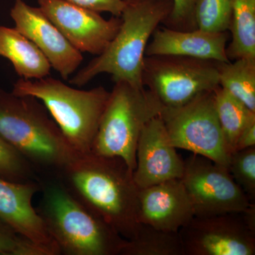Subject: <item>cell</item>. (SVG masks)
Instances as JSON below:
<instances>
[{"label":"cell","mask_w":255,"mask_h":255,"mask_svg":"<svg viewBox=\"0 0 255 255\" xmlns=\"http://www.w3.org/2000/svg\"><path fill=\"white\" fill-rule=\"evenodd\" d=\"M194 216L192 204L181 179L139 189L137 219L140 223L179 232Z\"/></svg>","instance_id":"15"},{"label":"cell","mask_w":255,"mask_h":255,"mask_svg":"<svg viewBox=\"0 0 255 255\" xmlns=\"http://www.w3.org/2000/svg\"><path fill=\"white\" fill-rule=\"evenodd\" d=\"M171 143L162 119H151L142 129L136 147L133 179L139 189L181 179L184 161Z\"/></svg>","instance_id":"14"},{"label":"cell","mask_w":255,"mask_h":255,"mask_svg":"<svg viewBox=\"0 0 255 255\" xmlns=\"http://www.w3.org/2000/svg\"><path fill=\"white\" fill-rule=\"evenodd\" d=\"M197 0H172V8L163 24L166 27L181 31L196 29L194 9Z\"/></svg>","instance_id":"26"},{"label":"cell","mask_w":255,"mask_h":255,"mask_svg":"<svg viewBox=\"0 0 255 255\" xmlns=\"http://www.w3.org/2000/svg\"><path fill=\"white\" fill-rule=\"evenodd\" d=\"M172 8V0L126 1L120 16V28L113 40L101 54L69 79V83L82 87L101 74L107 73L115 82L143 87L142 74L146 48Z\"/></svg>","instance_id":"3"},{"label":"cell","mask_w":255,"mask_h":255,"mask_svg":"<svg viewBox=\"0 0 255 255\" xmlns=\"http://www.w3.org/2000/svg\"><path fill=\"white\" fill-rule=\"evenodd\" d=\"M232 0H197L194 9L196 28L211 33L229 31Z\"/></svg>","instance_id":"22"},{"label":"cell","mask_w":255,"mask_h":255,"mask_svg":"<svg viewBox=\"0 0 255 255\" xmlns=\"http://www.w3.org/2000/svg\"><path fill=\"white\" fill-rule=\"evenodd\" d=\"M228 169L250 200L255 199V146L231 154Z\"/></svg>","instance_id":"24"},{"label":"cell","mask_w":255,"mask_h":255,"mask_svg":"<svg viewBox=\"0 0 255 255\" xmlns=\"http://www.w3.org/2000/svg\"><path fill=\"white\" fill-rule=\"evenodd\" d=\"M159 116L175 148L204 156L228 168L231 152L218 118L214 91L204 92L180 107H163Z\"/></svg>","instance_id":"7"},{"label":"cell","mask_w":255,"mask_h":255,"mask_svg":"<svg viewBox=\"0 0 255 255\" xmlns=\"http://www.w3.org/2000/svg\"><path fill=\"white\" fill-rule=\"evenodd\" d=\"M255 146V119L244 128L236 142L234 151L244 150ZM233 151V152H234Z\"/></svg>","instance_id":"28"},{"label":"cell","mask_w":255,"mask_h":255,"mask_svg":"<svg viewBox=\"0 0 255 255\" xmlns=\"http://www.w3.org/2000/svg\"><path fill=\"white\" fill-rule=\"evenodd\" d=\"M219 85L255 112V59L220 63Z\"/></svg>","instance_id":"21"},{"label":"cell","mask_w":255,"mask_h":255,"mask_svg":"<svg viewBox=\"0 0 255 255\" xmlns=\"http://www.w3.org/2000/svg\"><path fill=\"white\" fill-rule=\"evenodd\" d=\"M179 233L184 255H255V202L241 212L194 216Z\"/></svg>","instance_id":"9"},{"label":"cell","mask_w":255,"mask_h":255,"mask_svg":"<svg viewBox=\"0 0 255 255\" xmlns=\"http://www.w3.org/2000/svg\"><path fill=\"white\" fill-rule=\"evenodd\" d=\"M37 212L60 255H121L127 240L74 197L57 178H41Z\"/></svg>","instance_id":"4"},{"label":"cell","mask_w":255,"mask_h":255,"mask_svg":"<svg viewBox=\"0 0 255 255\" xmlns=\"http://www.w3.org/2000/svg\"><path fill=\"white\" fill-rule=\"evenodd\" d=\"M220 63L176 55L145 56L142 85L163 107H180L219 86Z\"/></svg>","instance_id":"8"},{"label":"cell","mask_w":255,"mask_h":255,"mask_svg":"<svg viewBox=\"0 0 255 255\" xmlns=\"http://www.w3.org/2000/svg\"><path fill=\"white\" fill-rule=\"evenodd\" d=\"M97 12H108L120 17L126 6L124 0H63Z\"/></svg>","instance_id":"27"},{"label":"cell","mask_w":255,"mask_h":255,"mask_svg":"<svg viewBox=\"0 0 255 255\" xmlns=\"http://www.w3.org/2000/svg\"><path fill=\"white\" fill-rule=\"evenodd\" d=\"M229 31L232 39L226 53L230 61L255 59V0H232Z\"/></svg>","instance_id":"18"},{"label":"cell","mask_w":255,"mask_h":255,"mask_svg":"<svg viewBox=\"0 0 255 255\" xmlns=\"http://www.w3.org/2000/svg\"><path fill=\"white\" fill-rule=\"evenodd\" d=\"M0 136L41 178H55L78 152L44 105L31 96L0 90Z\"/></svg>","instance_id":"2"},{"label":"cell","mask_w":255,"mask_h":255,"mask_svg":"<svg viewBox=\"0 0 255 255\" xmlns=\"http://www.w3.org/2000/svg\"><path fill=\"white\" fill-rule=\"evenodd\" d=\"M40 191L39 181L21 183L0 177V222L31 242L44 255H60L33 205V197Z\"/></svg>","instance_id":"13"},{"label":"cell","mask_w":255,"mask_h":255,"mask_svg":"<svg viewBox=\"0 0 255 255\" xmlns=\"http://www.w3.org/2000/svg\"><path fill=\"white\" fill-rule=\"evenodd\" d=\"M11 92L39 100L73 150L78 153L90 152L110 97L107 89L78 90L48 76L38 80L19 78Z\"/></svg>","instance_id":"5"},{"label":"cell","mask_w":255,"mask_h":255,"mask_svg":"<svg viewBox=\"0 0 255 255\" xmlns=\"http://www.w3.org/2000/svg\"><path fill=\"white\" fill-rule=\"evenodd\" d=\"M0 177L16 182L39 181L31 164L0 136Z\"/></svg>","instance_id":"23"},{"label":"cell","mask_w":255,"mask_h":255,"mask_svg":"<svg viewBox=\"0 0 255 255\" xmlns=\"http://www.w3.org/2000/svg\"><path fill=\"white\" fill-rule=\"evenodd\" d=\"M145 50V56L176 55L198 59L230 62L226 53L228 32L211 33L196 28L181 31L157 28Z\"/></svg>","instance_id":"16"},{"label":"cell","mask_w":255,"mask_h":255,"mask_svg":"<svg viewBox=\"0 0 255 255\" xmlns=\"http://www.w3.org/2000/svg\"><path fill=\"white\" fill-rule=\"evenodd\" d=\"M181 180L198 217L241 212L253 202L228 167L204 156L193 154L184 161Z\"/></svg>","instance_id":"10"},{"label":"cell","mask_w":255,"mask_h":255,"mask_svg":"<svg viewBox=\"0 0 255 255\" xmlns=\"http://www.w3.org/2000/svg\"><path fill=\"white\" fill-rule=\"evenodd\" d=\"M0 255H44L26 238L0 222Z\"/></svg>","instance_id":"25"},{"label":"cell","mask_w":255,"mask_h":255,"mask_svg":"<svg viewBox=\"0 0 255 255\" xmlns=\"http://www.w3.org/2000/svg\"><path fill=\"white\" fill-rule=\"evenodd\" d=\"M38 7L81 53L101 54L120 28L122 18L106 19L100 13L63 0H38Z\"/></svg>","instance_id":"11"},{"label":"cell","mask_w":255,"mask_h":255,"mask_svg":"<svg viewBox=\"0 0 255 255\" xmlns=\"http://www.w3.org/2000/svg\"><path fill=\"white\" fill-rule=\"evenodd\" d=\"M125 1H134V0H124Z\"/></svg>","instance_id":"29"},{"label":"cell","mask_w":255,"mask_h":255,"mask_svg":"<svg viewBox=\"0 0 255 255\" xmlns=\"http://www.w3.org/2000/svg\"><path fill=\"white\" fill-rule=\"evenodd\" d=\"M55 178L124 239L135 237L139 189L123 159L78 152Z\"/></svg>","instance_id":"1"},{"label":"cell","mask_w":255,"mask_h":255,"mask_svg":"<svg viewBox=\"0 0 255 255\" xmlns=\"http://www.w3.org/2000/svg\"><path fill=\"white\" fill-rule=\"evenodd\" d=\"M214 94L220 125L231 154L242 130L255 119V112L250 110L220 85L215 89Z\"/></svg>","instance_id":"20"},{"label":"cell","mask_w":255,"mask_h":255,"mask_svg":"<svg viewBox=\"0 0 255 255\" xmlns=\"http://www.w3.org/2000/svg\"><path fill=\"white\" fill-rule=\"evenodd\" d=\"M121 255H184L179 232L140 224L135 237L127 240Z\"/></svg>","instance_id":"19"},{"label":"cell","mask_w":255,"mask_h":255,"mask_svg":"<svg viewBox=\"0 0 255 255\" xmlns=\"http://www.w3.org/2000/svg\"><path fill=\"white\" fill-rule=\"evenodd\" d=\"M10 16L15 28L41 50L63 80H68L83 61L81 52L70 44L39 7L15 0Z\"/></svg>","instance_id":"12"},{"label":"cell","mask_w":255,"mask_h":255,"mask_svg":"<svg viewBox=\"0 0 255 255\" xmlns=\"http://www.w3.org/2000/svg\"><path fill=\"white\" fill-rule=\"evenodd\" d=\"M0 56L9 60L24 80L49 76L51 66L41 50L16 28L0 26Z\"/></svg>","instance_id":"17"},{"label":"cell","mask_w":255,"mask_h":255,"mask_svg":"<svg viewBox=\"0 0 255 255\" xmlns=\"http://www.w3.org/2000/svg\"><path fill=\"white\" fill-rule=\"evenodd\" d=\"M163 106L145 87L117 82L101 117L90 152L123 159L134 171L136 147L146 124L158 117Z\"/></svg>","instance_id":"6"}]
</instances>
